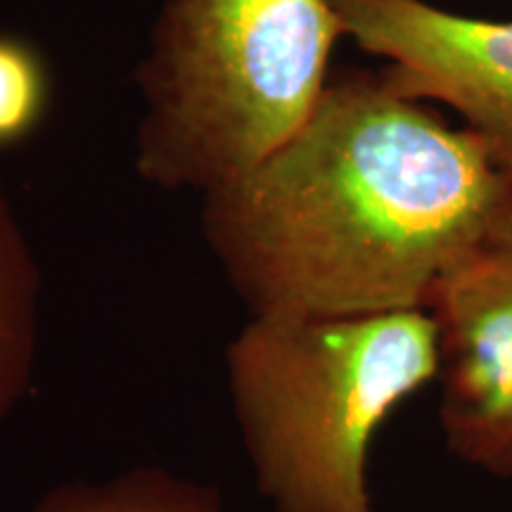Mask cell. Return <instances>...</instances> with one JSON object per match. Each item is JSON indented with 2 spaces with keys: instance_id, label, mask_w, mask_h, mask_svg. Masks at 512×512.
<instances>
[{
  "instance_id": "obj_2",
  "label": "cell",
  "mask_w": 512,
  "mask_h": 512,
  "mask_svg": "<svg viewBox=\"0 0 512 512\" xmlns=\"http://www.w3.org/2000/svg\"><path fill=\"white\" fill-rule=\"evenodd\" d=\"M226 387L256 491L271 512H373L368 453L403 401L437 380L430 311L249 316Z\"/></svg>"
},
{
  "instance_id": "obj_6",
  "label": "cell",
  "mask_w": 512,
  "mask_h": 512,
  "mask_svg": "<svg viewBox=\"0 0 512 512\" xmlns=\"http://www.w3.org/2000/svg\"><path fill=\"white\" fill-rule=\"evenodd\" d=\"M41 268L0 176V422L34 382L41 330Z\"/></svg>"
},
{
  "instance_id": "obj_1",
  "label": "cell",
  "mask_w": 512,
  "mask_h": 512,
  "mask_svg": "<svg viewBox=\"0 0 512 512\" xmlns=\"http://www.w3.org/2000/svg\"><path fill=\"white\" fill-rule=\"evenodd\" d=\"M512 226V183L467 128L380 74L330 81L309 121L202 195L200 228L249 316L413 311L465 254Z\"/></svg>"
},
{
  "instance_id": "obj_3",
  "label": "cell",
  "mask_w": 512,
  "mask_h": 512,
  "mask_svg": "<svg viewBox=\"0 0 512 512\" xmlns=\"http://www.w3.org/2000/svg\"><path fill=\"white\" fill-rule=\"evenodd\" d=\"M330 0H159L133 81V164L169 192L221 188L285 145L328 88Z\"/></svg>"
},
{
  "instance_id": "obj_5",
  "label": "cell",
  "mask_w": 512,
  "mask_h": 512,
  "mask_svg": "<svg viewBox=\"0 0 512 512\" xmlns=\"http://www.w3.org/2000/svg\"><path fill=\"white\" fill-rule=\"evenodd\" d=\"M439 425L448 451L512 477V226L484 240L434 287Z\"/></svg>"
},
{
  "instance_id": "obj_8",
  "label": "cell",
  "mask_w": 512,
  "mask_h": 512,
  "mask_svg": "<svg viewBox=\"0 0 512 512\" xmlns=\"http://www.w3.org/2000/svg\"><path fill=\"white\" fill-rule=\"evenodd\" d=\"M48 100L50 79L38 50L17 36H0V147L34 133Z\"/></svg>"
},
{
  "instance_id": "obj_7",
  "label": "cell",
  "mask_w": 512,
  "mask_h": 512,
  "mask_svg": "<svg viewBox=\"0 0 512 512\" xmlns=\"http://www.w3.org/2000/svg\"><path fill=\"white\" fill-rule=\"evenodd\" d=\"M22 512H228L223 494L164 467H133L98 482L50 489Z\"/></svg>"
},
{
  "instance_id": "obj_4",
  "label": "cell",
  "mask_w": 512,
  "mask_h": 512,
  "mask_svg": "<svg viewBox=\"0 0 512 512\" xmlns=\"http://www.w3.org/2000/svg\"><path fill=\"white\" fill-rule=\"evenodd\" d=\"M330 3L344 36L384 60L387 88L458 112L512 183V19L460 15L430 0Z\"/></svg>"
}]
</instances>
